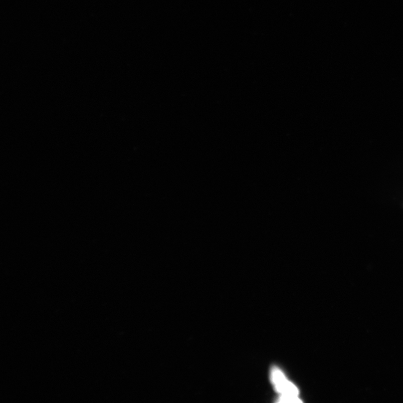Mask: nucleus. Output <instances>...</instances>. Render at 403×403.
Instances as JSON below:
<instances>
[{
	"label": "nucleus",
	"instance_id": "nucleus-1",
	"mask_svg": "<svg viewBox=\"0 0 403 403\" xmlns=\"http://www.w3.org/2000/svg\"><path fill=\"white\" fill-rule=\"evenodd\" d=\"M272 381L275 383L277 390L284 394L297 396L298 390L291 383L286 381L281 371L276 367H273L271 371Z\"/></svg>",
	"mask_w": 403,
	"mask_h": 403
},
{
	"label": "nucleus",
	"instance_id": "nucleus-2",
	"mask_svg": "<svg viewBox=\"0 0 403 403\" xmlns=\"http://www.w3.org/2000/svg\"><path fill=\"white\" fill-rule=\"evenodd\" d=\"M278 401L300 402L301 400L297 396L284 394L279 398V400Z\"/></svg>",
	"mask_w": 403,
	"mask_h": 403
}]
</instances>
